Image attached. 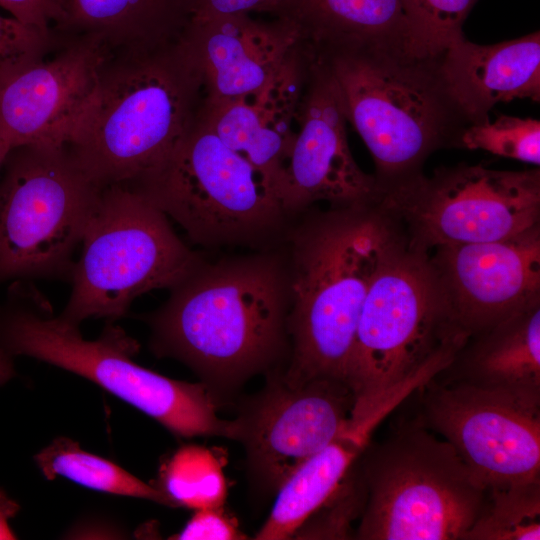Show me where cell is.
<instances>
[{"mask_svg": "<svg viewBox=\"0 0 540 540\" xmlns=\"http://www.w3.org/2000/svg\"><path fill=\"white\" fill-rule=\"evenodd\" d=\"M0 182V280L71 278L73 254L101 188L65 145L9 152Z\"/></svg>", "mask_w": 540, "mask_h": 540, "instance_id": "10", "label": "cell"}, {"mask_svg": "<svg viewBox=\"0 0 540 540\" xmlns=\"http://www.w3.org/2000/svg\"><path fill=\"white\" fill-rule=\"evenodd\" d=\"M129 186L206 249L277 246L293 219L270 179L229 148L199 114L168 158Z\"/></svg>", "mask_w": 540, "mask_h": 540, "instance_id": "6", "label": "cell"}, {"mask_svg": "<svg viewBox=\"0 0 540 540\" xmlns=\"http://www.w3.org/2000/svg\"><path fill=\"white\" fill-rule=\"evenodd\" d=\"M61 32L101 40L112 52L155 48L181 39L190 0H62Z\"/></svg>", "mask_w": 540, "mask_h": 540, "instance_id": "23", "label": "cell"}, {"mask_svg": "<svg viewBox=\"0 0 540 540\" xmlns=\"http://www.w3.org/2000/svg\"><path fill=\"white\" fill-rule=\"evenodd\" d=\"M266 0H190L191 18L260 13Z\"/></svg>", "mask_w": 540, "mask_h": 540, "instance_id": "32", "label": "cell"}, {"mask_svg": "<svg viewBox=\"0 0 540 540\" xmlns=\"http://www.w3.org/2000/svg\"><path fill=\"white\" fill-rule=\"evenodd\" d=\"M260 13L293 24L315 50L373 47L411 54L407 0H266Z\"/></svg>", "mask_w": 540, "mask_h": 540, "instance_id": "21", "label": "cell"}, {"mask_svg": "<svg viewBox=\"0 0 540 540\" xmlns=\"http://www.w3.org/2000/svg\"><path fill=\"white\" fill-rule=\"evenodd\" d=\"M307 70L308 52L302 42L267 84L231 100L203 101L199 112L229 148L270 179L276 192L295 139Z\"/></svg>", "mask_w": 540, "mask_h": 540, "instance_id": "18", "label": "cell"}, {"mask_svg": "<svg viewBox=\"0 0 540 540\" xmlns=\"http://www.w3.org/2000/svg\"><path fill=\"white\" fill-rule=\"evenodd\" d=\"M246 537L240 532L236 520L222 507L196 510L183 530L171 539L179 540H238Z\"/></svg>", "mask_w": 540, "mask_h": 540, "instance_id": "30", "label": "cell"}, {"mask_svg": "<svg viewBox=\"0 0 540 540\" xmlns=\"http://www.w3.org/2000/svg\"><path fill=\"white\" fill-rule=\"evenodd\" d=\"M18 293L24 305L10 310L0 326L8 352L85 377L176 435L236 440V421L218 417L206 384L174 380L138 365L133 360L138 343L117 325L108 323L97 339L86 340L77 325L54 316L49 301L33 285Z\"/></svg>", "mask_w": 540, "mask_h": 540, "instance_id": "5", "label": "cell"}, {"mask_svg": "<svg viewBox=\"0 0 540 540\" xmlns=\"http://www.w3.org/2000/svg\"><path fill=\"white\" fill-rule=\"evenodd\" d=\"M0 382H1V380H0Z\"/></svg>", "mask_w": 540, "mask_h": 540, "instance_id": "36", "label": "cell"}, {"mask_svg": "<svg viewBox=\"0 0 540 540\" xmlns=\"http://www.w3.org/2000/svg\"><path fill=\"white\" fill-rule=\"evenodd\" d=\"M400 404L390 396L347 427L327 446L300 464L282 483L274 506L255 535L257 540H286L334 496L370 442L376 427Z\"/></svg>", "mask_w": 540, "mask_h": 540, "instance_id": "22", "label": "cell"}, {"mask_svg": "<svg viewBox=\"0 0 540 540\" xmlns=\"http://www.w3.org/2000/svg\"><path fill=\"white\" fill-rule=\"evenodd\" d=\"M35 461L49 480L63 476L90 489L172 506L158 488L143 482L115 463L84 451L69 438L54 439L35 455Z\"/></svg>", "mask_w": 540, "mask_h": 540, "instance_id": "24", "label": "cell"}, {"mask_svg": "<svg viewBox=\"0 0 540 540\" xmlns=\"http://www.w3.org/2000/svg\"><path fill=\"white\" fill-rule=\"evenodd\" d=\"M143 319L151 348L207 382L231 385L290 355L289 272L283 244L204 257Z\"/></svg>", "mask_w": 540, "mask_h": 540, "instance_id": "2", "label": "cell"}, {"mask_svg": "<svg viewBox=\"0 0 540 540\" xmlns=\"http://www.w3.org/2000/svg\"><path fill=\"white\" fill-rule=\"evenodd\" d=\"M204 97L202 73L182 37L114 51L65 146L98 187L136 184L172 153Z\"/></svg>", "mask_w": 540, "mask_h": 540, "instance_id": "3", "label": "cell"}, {"mask_svg": "<svg viewBox=\"0 0 540 540\" xmlns=\"http://www.w3.org/2000/svg\"><path fill=\"white\" fill-rule=\"evenodd\" d=\"M310 49L331 73L382 188L421 173L435 151L461 148L470 123L444 87L439 58L373 47Z\"/></svg>", "mask_w": 540, "mask_h": 540, "instance_id": "4", "label": "cell"}, {"mask_svg": "<svg viewBox=\"0 0 540 540\" xmlns=\"http://www.w3.org/2000/svg\"><path fill=\"white\" fill-rule=\"evenodd\" d=\"M158 489L172 506L194 510L222 507L227 491L223 463L206 447L182 446L162 466Z\"/></svg>", "mask_w": 540, "mask_h": 540, "instance_id": "25", "label": "cell"}, {"mask_svg": "<svg viewBox=\"0 0 540 540\" xmlns=\"http://www.w3.org/2000/svg\"><path fill=\"white\" fill-rule=\"evenodd\" d=\"M62 1V0H61Z\"/></svg>", "mask_w": 540, "mask_h": 540, "instance_id": "37", "label": "cell"}, {"mask_svg": "<svg viewBox=\"0 0 540 540\" xmlns=\"http://www.w3.org/2000/svg\"><path fill=\"white\" fill-rule=\"evenodd\" d=\"M435 378L540 403V300L470 336Z\"/></svg>", "mask_w": 540, "mask_h": 540, "instance_id": "20", "label": "cell"}, {"mask_svg": "<svg viewBox=\"0 0 540 540\" xmlns=\"http://www.w3.org/2000/svg\"><path fill=\"white\" fill-rule=\"evenodd\" d=\"M540 480L486 490L464 540H539Z\"/></svg>", "mask_w": 540, "mask_h": 540, "instance_id": "26", "label": "cell"}, {"mask_svg": "<svg viewBox=\"0 0 540 540\" xmlns=\"http://www.w3.org/2000/svg\"><path fill=\"white\" fill-rule=\"evenodd\" d=\"M80 245L71 294L59 315L77 326L125 316L136 298L171 289L203 259L158 207L122 184L101 188Z\"/></svg>", "mask_w": 540, "mask_h": 540, "instance_id": "9", "label": "cell"}, {"mask_svg": "<svg viewBox=\"0 0 540 540\" xmlns=\"http://www.w3.org/2000/svg\"><path fill=\"white\" fill-rule=\"evenodd\" d=\"M306 49L308 70L297 131L277 183L281 205L294 218L318 203L331 208L378 204L382 187L352 156L337 85L323 61Z\"/></svg>", "mask_w": 540, "mask_h": 540, "instance_id": "14", "label": "cell"}, {"mask_svg": "<svg viewBox=\"0 0 540 540\" xmlns=\"http://www.w3.org/2000/svg\"><path fill=\"white\" fill-rule=\"evenodd\" d=\"M288 264L290 355L281 378L346 382L361 308L370 285L407 240L378 204L294 217L282 241ZM347 383V382H346Z\"/></svg>", "mask_w": 540, "mask_h": 540, "instance_id": "1", "label": "cell"}, {"mask_svg": "<svg viewBox=\"0 0 540 540\" xmlns=\"http://www.w3.org/2000/svg\"><path fill=\"white\" fill-rule=\"evenodd\" d=\"M444 87L470 124L489 120L500 102L540 100V33L490 45L464 35L449 44L438 59Z\"/></svg>", "mask_w": 540, "mask_h": 540, "instance_id": "19", "label": "cell"}, {"mask_svg": "<svg viewBox=\"0 0 540 540\" xmlns=\"http://www.w3.org/2000/svg\"><path fill=\"white\" fill-rule=\"evenodd\" d=\"M416 422L449 442L487 489L540 480V403L435 378Z\"/></svg>", "mask_w": 540, "mask_h": 540, "instance_id": "12", "label": "cell"}, {"mask_svg": "<svg viewBox=\"0 0 540 540\" xmlns=\"http://www.w3.org/2000/svg\"><path fill=\"white\" fill-rule=\"evenodd\" d=\"M18 509L19 506L0 490V539L15 538L8 525V519L13 517Z\"/></svg>", "mask_w": 540, "mask_h": 540, "instance_id": "33", "label": "cell"}, {"mask_svg": "<svg viewBox=\"0 0 540 540\" xmlns=\"http://www.w3.org/2000/svg\"><path fill=\"white\" fill-rule=\"evenodd\" d=\"M182 38L202 73L207 102L254 92L274 78L302 45L297 28L250 14L191 18Z\"/></svg>", "mask_w": 540, "mask_h": 540, "instance_id": "17", "label": "cell"}, {"mask_svg": "<svg viewBox=\"0 0 540 540\" xmlns=\"http://www.w3.org/2000/svg\"><path fill=\"white\" fill-rule=\"evenodd\" d=\"M53 35L54 29L45 34L13 17L0 15V72L40 52Z\"/></svg>", "mask_w": 540, "mask_h": 540, "instance_id": "29", "label": "cell"}, {"mask_svg": "<svg viewBox=\"0 0 540 540\" xmlns=\"http://www.w3.org/2000/svg\"><path fill=\"white\" fill-rule=\"evenodd\" d=\"M0 7L45 34L51 33L64 16L61 0H0Z\"/></svg>", "mask_w": 540, "mask_h": 540, "instance_id": "31", "label": "cell"}, {"mask_svg": "<svg viewBox=\"0 0 540 540\" xmlns=\"http://www.w3.org/2000/svg\"><path fill=\"white\" fill-rule=\"evenodd\" d=\"M461 148L484 150L535 166L540 165V121L501 115L468 125L461 135Z\"/></svg>", "mask_w": 540, "mask_h": 540, "instance_id": "28", "label": "cell"}, {"mask_svg": "<svg viewBox=\"0 0 540 540\" xmlns=\"http://www.w3.org/2000/svg\"><path fill=\"white\" fill-rule=\"evenodd\" d=\"M429 258L468 338L540 300V224L500 240L441 246Z\"/></svg>", "mask_w": 540, "mask_h": 540, "instance_id": "16", "label": "cell"}, {"mask_svg": "<svg viewBox=\"0 0 540 540\" xmlns=\"http://www.w3.org/2000/svg\"><path fill=\"white\" fill-rule=\"evenodd\" d=\"M111 53L95 37L54 28L40 52L0 72V144L65 145Z\"/></svg>", "mask_w": 540, "mask_h": 540, "instance_id": "13", "label": "cell"}, {"mask_svg": "<svg viewBox=\"0 0 540 540\" xmlns=\"http://www.w3.org/2000/svg\"><path fill=\"white\" fill-rule=\"evenodd\" d=\"M477 0H407L411 23V54L437 59L463 36L462 25Z\"/></svg>", "mask_w": 540, "mask_h": 540, "instance_id": "27", "label": "cell"}, {"mask_svg": "<svg viewBox=\"0 0 540 540\" xmlns=\"http://www.w3.org/2000/svg\"><path fill=\"white\" fill-rule=\"evenodd\" d=\"M11 375V364L4 351L0 348V380L5 381Z\"/></svg>", "mask_w": 540, "mask_h": 540, "instance_id": "34", "label": "cell"}, {"mask_svg": "<svg viewBox=\"0 0 540 540\" xmlns=\"http://www.w3.org/2000/svg\"><path fill=\"white\" fill-rule=\"evenodd\" d=\"M353 405V392L344 381L317 378L292 386L278 374L235 419L237 441L245 445L255 479L278 490L347 427Z\"/></svg>", "mask_w": 540, "mask_h": 540, "instance_id": "15", "label": "cell"}, {"mask_svg": "<svg viewBox=\"0 0 540 540\" xmlns=\"http://www.w3.org/2000/svg\"><path fill=\"white\" fill-rule=\"evenodd\" d=\"M9 152H10V150L7 147L0 144V169L3 166V164L5 162V159H6L7 155L9 154Z\"/></svg>", "mask_w": 540, "mask_h": 540, "instance_id": "35", "label": "cell"}, {"mask_svg": "<svg viewBox=\"0 0 540 540\" xmlns=\"http://www.w3.org/2000/svg\"><path fill=\"white\" fill-rule=\"evenodd\" d=\"M468 336L453 321L429 252L408 244L379 271L365 297L346 382L361 419L394 389Z\"/></svg>", "mask_w": 540, "mask_h": 540, "instance_id": "8", "label": "cell"}, {"mask_svg": "<svg viewBox=\"0 0 540 540\" xmlns=\"http://www.w3.org/2000/svg\"><path fill=\"white\" fill-rule=\"evenodd\" d=\"M362 540H464L486 487L454 447L416 421L360 455Z\"/></svg>", "mask_w": 540, "mask_h": 540, "instance_id": "7", "label": "cell"}, {"mask_svg": "<svg viewBox=\"0 0 540 540\" xmlns=\"http://www.w3.org/2000/svg\"><path fill=\"white\" fill-rule=\"evenodd\" d=\"M378 205L425 252L495 241L540 224V170H495L460 163L382 188Z\"/></svg>", "mask_w": 540, "mask_h": 540, "instance_id": "11", "label": "cell"}]
</instances>
